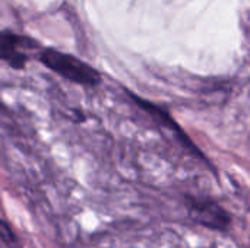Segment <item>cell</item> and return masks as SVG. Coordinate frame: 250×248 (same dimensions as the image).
<instances>
[{"label": "cell", "instance_id": "cell-1", "mask_svg": "<svg viewBox=\"0 0 250 248\" xmlns=\"http://www.w3.org/2000/svg\"><path fill=\"white\" fill-rule=\"evenodd\" d=\"M38 58L45 67L51 69L53 72H56L57 75L63 76L64 79L73 83L94 88L101 80L100 73L92 66L83 63L78 57L57 51L54 48L41 50L38 54Z\"/></svg>", "mask_w": 250, "mask_h": 248}, {"label": "cell", "instance_id": "cell-2", "mask_svg": "<svg viewBox=\"0 0 250 248\" xmlns=\"http://www.w3.org/2000/svg\"><path fill=\"white\" fill-rule=\"evenodd\" d=\"M189 218L201 227L212 231H227L231 225V215L212 199H196L186 196Z\"/></svg>", "mask_w": 250, "mask_h": 248}, {"label": "cell", "instance_id": "cell-3", "mask_svg": "<svg viewBox=\"0 0 250 248\" xmlns=\"http://www.w3.org/2000/svg\"><path fill=\"white\" fill-rule=\"evenodd\" d=\"M38 50V44L29 37L18 35L10 31L0 32V60L13 69H22L29 60V51Z\"/></svg>", "mask_w": 250, "mask_h": 248}, {"label": "cell", "instance_id": "cell-4", "mask_svg": "<svg viewBox=\"0 0 250 248\" xmlns=\"http://www.w3.org/2000/svg\"><path fill=\"white\" fill-rule=\"evenodd\" d=\"M0 241L10 246V247L16 246V243H18V237L13 232L12 227L3 219H0Z\"/></svg>", "mask_w": 250, "mask_h": 248}]
</instances>
